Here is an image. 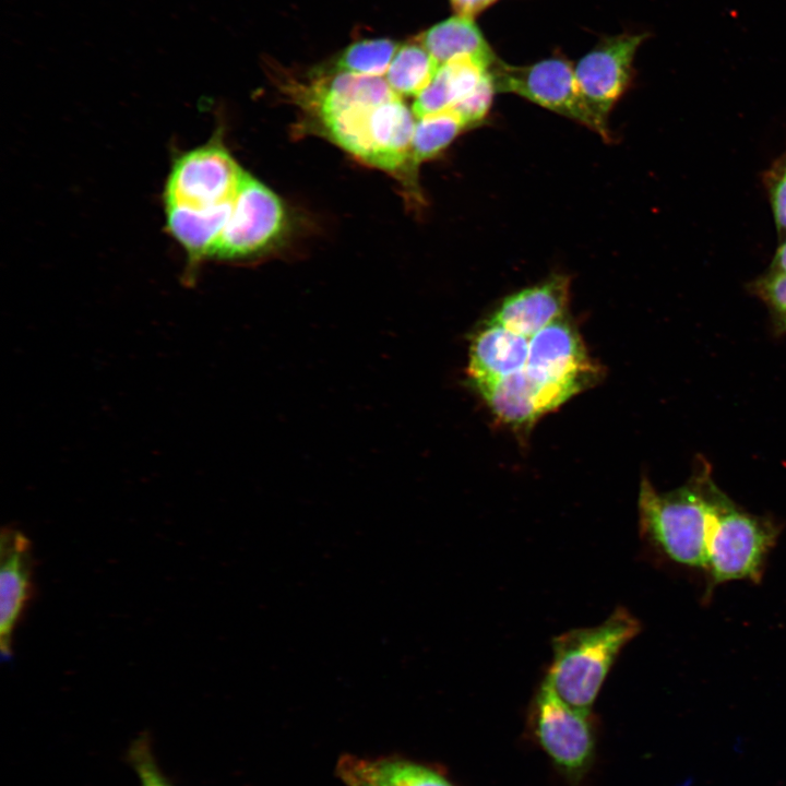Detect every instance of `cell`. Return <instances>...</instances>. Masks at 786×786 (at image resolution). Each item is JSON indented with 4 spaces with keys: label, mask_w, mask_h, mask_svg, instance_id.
<instances>
[{
    "label": "cell",
    "mask_w": 786,
    "mask_h": 786,
    "mask_svg": "<svg viewBox=\"0 0 786 786\" xmlns=\"http://www.w3.org/2000/svg\"><path fill=\"white\" fill-rule=\"evenodd\" d=\"M285 90L297 104L320 121L350 108L378 106L401 97L382 76L345 72L310 79L308 82L289 80Z\"/></svg>",
    "instance_id": "cell-10"
},
{
    "label": "cell",
    "mask_w": 786,
    "mask_h": 786,
    "mask_svg": "<svg viewBox=\"0 0 786 786\" xmlns=\"http://www.w3.org/2000/svg\"><path fill=\"white\" fill-rule=\"evenodd\" d=\"M243 170L218 140L180 155L166 180L165 204L213 206L233 201Z\"/></svg>",
    "instance_id": "cell-8"
},
{
    "label": "cell",
    "mask_w": 786,
    "mask_h": 786,
    "mask_svg": "<svg viewBox=\"0 0 786 786\" xmlns=\"http://www.w3.org/2000/svg\"><path fill=\"white\" fill-rule=\"evenodd\" d=\"M477 390L501 421L514 427H529L544 413L539 389L525 368Z\"/></svg>",
    "instance_id": "cell-17"
},
{
    "label": "cell",
    "mask_w": 786,
    "mask_h": 786,
    "mask_svg": "<svg viewBox=\"0 0 786 786\" xmlns=\"http://www.w3.org/2000/svg\"><path fill=\"white\" fill-rule=\"evenodd\" d=\"M493 94H496L491 75L468 98L452 109L463 121L466 129L478 126L487 116Z\"/></svg>",
    "instance_id": "cell-25"
},
{
    "label": "cell",
    "mask_w": 786,
    "mask_h": 786,
    "mask_svg": "<svg viewBox=\"0 0 786 786\" xmlns=\"http://www.w3.org/2000/svg\"><path fill=\"white\" fill-rule=\"evenodd\" d=\"M770 270L786 273V237L777 248Z\"/></svg>",
    "instance_id": "cell-29"
},
{
    "label": "cell",
    "mask_w": 786,
    "mask_h": 786,
    "mask_svg": "<svg viewBox=\"0 0 786 786\" xmlns=\"http://www.w3.org/2000/svg\"><path fill=\"white\" fill-rule=\"evenodd\" d=\"M640 630L639 620L619 606L597 626L561 633L551 642L552 660L544 681L567 705L591 714L617 656Z\"/></svg>",
    "instance_id": "cell-2"
},
{
    "label": "cell",
    "mask_w": 786,
    "mask_h": 786,
    "mask_svg": "<svg viewBox=\"0 0 786 786\" xmlns=\"http://www.w3.org/2000/svg\"><path fill=\"white\" fill-rule=\"evenodd\" d=\"M364 773L377 786H452L426 766L401 759H359Z\"/></svg>",
    "instance_id": "cell-21"
},
{
    "label": "cell",
    "mask_w": 786,
    "mask_h": 786,
    "mask_svg": "<svg viewBox=\"0 0 786 786\" xmlns=\"http://www.w3.org/2000/svg\"><path fill=\"white\" fill-rule=\"evenodd\" d=\"M415 124L413 111L401 97L374 107L368 123L366 163L392 172L415 168L412 160Z\"/></svg>",
    "instance_id": "cell-13"
},
{
    "label": "cell",
    "mask_w": 786,
    "mask_h": 786,
    "mask_svg": "<svg viewBox=\"0 0 786 786\" xmlns=\"http://www.w3.org/2000/svg\"><path fill=\"white\" fill-rule=\"evenodd\" d=\"M439 66L462 56H472L490 66L498 58L473 17L454 15L433 25L418 38Z\"/></svg>",
    "instance_id": "cell-18"
},
{
    "label": "cell",
    "mask_w": 786,
    "mask_h": 786,
    "mask_svg": "<svg viewBox=\"0 0 786 786\" xmlns=\"http://www.w3.org/2000/svg\"><path fill=\"white\" fill-rule=\"evenodd\" d=\"M776 228L786 237V150L772 163L763 176Z\"/></svg>",
    "instance_id": "cell-24"
},
{
    "label": "cell",
    "mask_w": 786,
    "mask_h": 786,
    "mask_svg": "<svg viewBox=\"0 0 786 786\" xmlns=\"http://www.w3.org/2000/svg\"><path fill=\"white\" fill-rule=\"evenodd\" d=\"M496 93L521 96L558 115L577 121L609 140L586 106L574 68L564 59L549 58L527 66H513L497 58L490 67Z\"/></svg>",
    "instance_id": "cell-5"
},
{
    "label": "cell",
    "mask_w": 786,
    "mask_h": 786,
    "mask_svg": "<svg viewBox=\"0 0 786 786\" xmlns=\"http://www.w3.org/2000/svg\"><path fill=\"white\" fill-rule=\"evenodd\" d=\"M727 498L706 463L699 464L683 486L665 493L643 478L638 499L640 534L666 559L704 570L708 536Z\"/></svg>",
    "instance_id": "cell-1"
},
{
    "label": "cell",
    "mask_w": 786,
    "mask_h": 786,
    "mask_svg": "<svg viewBox=\"0 0 786 786\" xmlns=\"http://www.w3.org/2000/svg\"><path fill=\"white\" fill-rule=\"evenodd\" d=\"M466 127L452 110L417 119L412 141L415 167L442 152Z\"/></svg>",
    "instance_id": "cell-20"
},
{
    "label": "cell",
    "mask_w": 786,
    "mask_h": 786,
    "mask_svg": "<svg viewBox=\"0 0 786 786\" xmlns=\"http://www.w3.org/2000/svg\"><path fill=\"white\" fill-rule=\"evenodd\" d=\"M778 536L777 525L746 512L729 498L725 500L713 523L705 571L708 594L715 586L729 581L758 582L770 550Z\"/></svg>",
    "instance_id": "cell-3"
},
{
    "label": "cell",
    "mask_w": 786,
    "mask_h": 786,
    "mask_svg": "<svg viewBox=\"0 0 786 786\" xmlns=\"http://www.w3.org/2000/svg\"><path fill=\"white\" fill-rule=\"evenodd\" d=\"M233 209V201L200 207L165 204L169 233L183 247L192 262L210 253L223 231Z\"/></svg>",
    "instance_id": "cell-16"
},
{
    "label": "cell",
    "mask_w": 786,
    "mask_h": 786,
    "mask_svg": "<svg viewBox=\"0 0 786 786\" xmlns=\"http://www.w3.org/2000/svg\"><path fill=\"white\" fill-rule=\"evenodd\" d=\"M284 225L285 211L278 196L245 171L230 216L210 257L235 260L253 255L275 241Z\"/></svg>",
    "instance_id": "cell-7"
},
{
    "label": "cell",
    "mask_w": 786,
    "mask_h": 786,
    "mask_svg": "<svg viewBox=\"0 0 786 786\" xmlns=\"http://www.w3.org/2000/svg\"><path fill=\"white\" fill-rule=\"evenodd\" d=\"M646 37L641 33L605 38L574 68L586 106L608 133V116L629 86L635 53Z\"/></svg>",
    "instance_id": "cell-9"
},
{
    "label": "cell",
    "mask_w": 786,
    "mask_h": 786,
    "mask_svg": "<svg viewBox=\"0 0 786 786\" xmlns=\"http://www.w3.org/2000/svg\"><path fill=\"white\" fill-rule=\"evenodd\" d=\"M570 279L557 274L508 296L488 323L531 338L562 318L569 301Z\"/></svg>",
    "instance_id": "cell-12"
},
{
    "label": "cell",
    "mask_w": 786,
    "mask_h": 786,
    "mask_svg": "<svg viewBox=\"0 0 786 786\" xmlns=\"http://www.w3.org/2000/svg\"><path fill=\"white\" fill-rule=\"evenodd\" d=\"M529 338L501 325L488 323L472 340L468 377L477 388L526 367Z\"/></svg>",
    "instance_id": "cell-14"
},
{
    "label": "cell",
    "mask_w": 786,
    "mask_h": 786,
    "mask_svg": "<svg viewBox=\"0 0 786 786\" xmlns=\"http://www.w3.org/2000/svg\"><path fill=\"white\" fill-rule=\"evenodd\" d=\"M525 370L539 389L544 413L557 408L595 377L579 333L562 318L529 338Z\"/></svg>",
    "instance_id": "cell-4"
},
{
    "label": "cell",
    "mask_w": 786,
    "mask_h": 786,
    "mask_svg": "<svg viewBox=\"0 0 786 786\" xmlns=\"http://www.w3.org/2000/svg\"><path fill=\"white\" fill-rule=\"evenodd\" d=\"M440 66L417 39L398 47L385 81L398 96H417L434 78Z\"/></svg>",
    "instance_id": "cell-19"
},
{
    "label": "cell",
    "mask_w": 786,
    "mask_h": 786,
    "mask_svg": "<svg viewBox=\"0 0 786 786\" xmlns=\"http://www.w3.org/2000/svg\"><path fill=\"white\" fill-rule=\"evenodd\" d=\"M386 38L366 39L348 46L335 60L334 71L367 76H382L398 49Z\"/></svg>",
    "instance_id": "cell-22"
},
{
    "label": "cell",
    "mask_w": 786,
    "mask_h": 786,
    "mask_svg": "<svg viewBox=\"0 0 786 786\" xmlns=\"http://www.w3.org/2000/svg\"><path fill=\"white\" fill-rule=\"evenodd\" d=\"M497 0H450L452 8L458 15L474 17Z\"/></svg>",
    "instance_id": "cell-28"
},
{
    "label": "cell",
    "mask_w": 786,
    "mask_h": 786,
    "mask_svg": "<svg viewBox=\"0 0 786 786\" xmlns=\"http://www.w3.org/2000/svg\"><path fill=\"white\" fill-rule=\"evenodd\" d=\"M531 711L534 734L544 751L568 778L581 779L595 751L591 714L567 705L544 680Z\"/></svg>",
    "instance_id": "cell-6"
},
{
    "label": "cell",
    "mask_w": 786,
    "mask_h": 786,
    "mask_svg": "<svg viewBox=\"0 0 786 786\" xmlns=\"http://www.w3.org/2000/svg\"><path fill=\"white\" fill-rule=\"evenodd\" d=\"M33 552L20 529L5 526L0 535V651L11 662L14 629L32 594Z\"/></svg>",
    "instance_id": "cell-11"
},
{
    "label": "cell",
    "mask_w": 786,
    "mask_h": 786,
    "mask_svg": "<svg viewBox=\"0 0 786 786\" xmlns=\"http://www.w3.org/2000/svg\"><path fill=\"white\" fill-rule=\"evenodd\" d=\"M490 67L472 56L457 57L440 66L432 81L413 103L415 118L455 108L490 76Z\"/></svg>",
    "instance_id": "cell-15"
},
{
    "label": "cell",
    "mask_w": 786,
    "mask_h": 786,
    "mask_svg": "<svg viewBox=\"0 0 786 786\" xmlns=\"http://www.w3.org/2000/svg\"><path fill=\"white\" fill-rule=\"evenodd\" d=\"M132 762L141 786H171L157 769L144 741L135 743L131 751Z\"/></svg>",
    "instance_id": "cell-26"
},
{
    "label": "cell",
    "mask_w": 786,
    "mask_h": 786,
    "mask_svg": "<svg viewBox=\"0 0 786 786\" xmlns=\"http://www.w3.org/2000/svg\"><path fill=\"white\" fill-rule=\"evenodd\" d=\"M751 290L766 306L776 332L786 335V273L770 270L751 283Z\"/></svg>",
    "instance_id": "cell-23"
},
{
    "label": "cell",
    "mask_w": 786,
    "mask_h": 786,
    "mask_svg": "<svg viewBox=\"0 0 786 786\" xmlns=\"http://www.w3.org/2000/svg\"><path fill=\"white\" fill-rule=\"evenodd\" d=\"M337 774L346 786H377L361 770L358 758L352 755L340 760Z\"/></svg>",
    "instance_id": "cell-27"
}]
</instances>
